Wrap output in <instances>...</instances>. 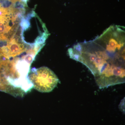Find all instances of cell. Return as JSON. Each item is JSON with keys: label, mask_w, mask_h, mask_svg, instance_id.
<instances>
[{"label": "cell", "mask_w": 125, "mask_h": 125, "mask_svg": "<svg viewBox=\"0 0 125 125\" xmlns=\"http://www.w3.org/2000/svg\"><path fill=\"white\" fill-rule=\"evenodd\" d=\"M125 49V28L116 25L111 26L92 41L75 45L68 51L72 58L87 67L93 66L102 71L103 66L106 65L107 68V60L115 55L124 54Z\"/></svg>", "instance_id": "obj_1"}, {"label": "cell", "mask_w": 125, "mask_h": 125, "mask_svg": "<svg viewBox=\"0 0 125 125\" xmlns=\"http://www.w3.org/2000/svg\"><path fill=\"white\" fill-rule=\"evenodd\" d=\"M29 78L34 88L42 93L52 92L59 82L54 72L45 66L32 70Z\"/></svg>", "instance_id": "obj_3"}, {"label": "cell", "mask_w": 125, "mask_h": 125, "mask_svg": "<svg viewBox=\"0 0 125 125\" xmlns=\"http://www.w3.org/2000/svg\"><path fill=\"white\" fill-rule=\"evenodd\" d=\"M23 9L19 10L14 4L5 5L0 1V49L19 35Z\"/></svg>", "instance_id": "obj_2"}, {"label": "cell", "mask_w": 125, "mask_h": 125, "mask_svg": "<svg viewBox=\"0 0 125 125\" xmlns=\"http://www.w3.org/2000/svg\"><path fill=\"white\" fill-rule=\"evenodd\" d=\"M7 0L9 1L14 4H16L18 2H20L22 1V0Z\"/></svg>", "instance_id": "obj_4"}]
</instances>
